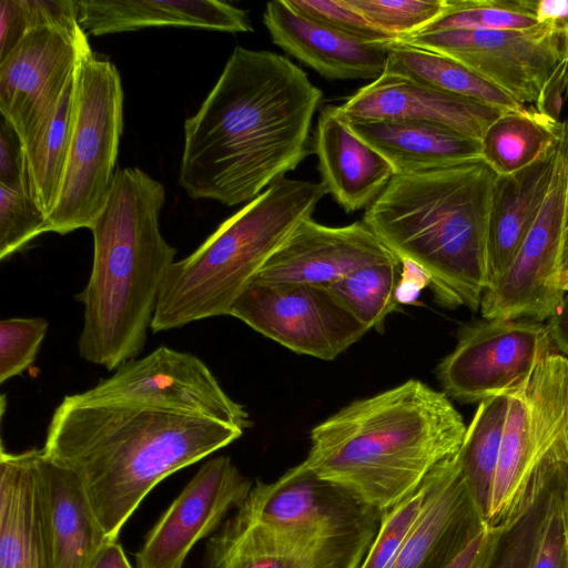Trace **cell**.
Listing matches in <instances>:
<instances>
[{
    "instance_id": "obj_1",
    "label": "cell",
    "mask_w": 568,
    "mask_h": 568,
    "mask_svg": "<svg viewBox=\"0 0 568 568\" xmlns=\"http://www.w3.org/2000/svg\"><path fill=\"white\" fill-rule=\"evenodd\" d=\"M323 93L286 57L235 47L184 122L179 183L192 199L248 203L308 155Z\"/></svg>"
},
{
    "instance_id": "obj_2",
    "label": "cell",
    "mask_w": 568,
    "mask_h": 568,
    "mask_svg": "<svg viewBox=\"0 0 568 568\" xmlns=\"http://www.w3.org/2000/svg\"><path fill=\"white\" fill-rule=\"evenodd\" d=\"M244 430L205 416L65 396L43 453L79 478L105 535L120 530L164 478L239 439Z\"/></svg>"
},
{
    "instance_id": "obj_3",
    "label": "cell",
    "mask_w": 568,
    "mask_h": 568,
    "mask_svg": "<svg viewBox=\"0 0 568 568\" xmlns=\"http://www.w3.org/2000/svg\"><path fill=\"white\" fill-rule=\"evenodd\" d=\"M466 428L444 392L408 379L316 425L303 464L383 514L458 454Z\"/></svg>"
},
{
    "instance_id": "obj_4",
    "label": "cell",
    "mask_w": 568,
    "mask_h": 568,
    "mask_svg": "<svg viewBox=\"0 0 568 568\" xmlns=\"http://www.w3.org/2000/svg\"><path fill=\"white\" fill-rule=\"evenodd\" d=\"M161 182L139 168L118 170L90 230L93 264L77 300L84 306L82 359L116 369L144 348L163 281L176 248L161 233Z\"/></svg>"
},
{
    "instance_id": "obj_5",
    "label": "cell",
    "mask_w": 568,
    "mask_h": 568,
    "mask_svg": "<svg viewBox=\"0 0 568 568\" xmlns=\"http://www.w3.org/2000/svg\"><path fill=\"white\" fill-rule=\"evenodd\" d=\"M497 174L480 158L395 174L363 222L428 276L438 303L478 311L488 286V226Z\"/></svg>"
},
{
    "instance_id": "obj_6",
    "label": "cell",
    "mask_w": 568,
    "mask_h": 568,
    "mask_svg": "<svg viewBox=\"0 0 568 568\" xmlns=\"http://www.w3.org/2000/svg\"><path fill=\"white\" fill-rule=\"evenodd\" d=\"M327 194L321 183L282 179L170 267L159 296L153 333L229 315L258 271Z\"/></svg>"
},
{
    "instance_id": "obj_7",
    "label": "cell",
    "mask_w": 568,
    "mask_h": 568,
    "mask_svg": "<svg viewBox=\"0 0 568 568\" xmlns=\"http://www.w3.org/2000/svg\"><path fill=\"white\" fill-rule=\"evenodd\" d=\"M123 88L112 61L92 50L75 72L73 126L49 232L90 229L111 191L123 130Z\"/></svg>"
},
{
    "instance_id": "obj_8",
    "label": "cell",
    "mask_w": 568,
    "mask_h": 568,
    "mask_svg": "<svg viewBox=\"0 0 568 568\" xmlns=\"http://www.w3.org/2000/svg\"><path fill=\"white\" fill-rule=\"evenodd\" d=\"M237 510L342 568H359L382 518L303 462L272 483L256 481Z\"/></svg>"
},
{
    "instance_id": "obj_9",
    "label": "cell",
    "mask_w": 568,
    "mask_h": 568,
    "mask_svg": "<svg viewBox=\"0 0 568 568\" xmlns=\"http://www.w3.org/2000/svg\"><path fill=\"white\" fill-rule=\"evenodd\" d=\"M568 359L554 351L509 394L486 525L498 528L519 510L532 477L566 424Z\"/></svg>"
},
{
    "instance_id": "obj_10",
    "label": "cell",
    "mask_w": 568,
    "mask_h": 568,
    "mask_svg": "<svg viewBox=\"0 0 568 568\" xmlns=\"http://www.w3.org/2000/svg\"><path fill=\"white\" fill-rule=\"evenodd\" d=\"M568 204V118L542 205L505 272L485 291L483 318L549 320L564 300L560 258Z\"/></svg>"
},
{
    "instance_id": "obj_11",
    "label": "cell",
    "mask_w": 568,
    "mask_h": 568,
    "mask_svg": "<svg viewBox=\"0 0 568 568\" xmlns=\"http://www.w3.org/2000/svg\"><path fill=\"white\" fill-rule=\"evenodd\" d=\"M396 41L457 60L526 106L536 105L554 73L568 62V26L446 30Z\"/></svg>"
},
{
    "instance_id": "obj_12",
    "label": "cell",
    "mask_w": 568,
    "mask_h": 568,
    "mask_svg": "<svg viewBox=\"0 0 568 568\" xmlns=\"http://www.w3.org/2000/svg\"><path fill=\"white\" fill-rule=\"evenodd\" d=\"M547 325L530 318H484L464 326L436 368L444 393L458 402L510 394L552 349Z\"/></svg>"
},
{
    "instance_id": "obj_13",
    "label": "cell",
    "mask_w": 568,
    "mask_h": 568,
    "mask_svg": "<svg viewBox=\"0 0 568 568\" xmlns=\"http://www.w3.org/2000/svg\"><path fill=\"white\" fill-rule=\"evenodd\" d=\"M230 316L290 351L333 361L368 331L327 287L253 280Z\"/></svg>"
},
{
    "instance_id": "obj_14",
    "label": "cell",
    "mask_w": 568,
    "mask_h": 568,
    "mask_svg": "<svg viewBox=\"0 0 568 568\" xmlns=\"http://www.w3.org/2000/svg\"><path fill=\"white\" fill-rule=\"evenodd\" d=\"M87 402H109L205 416L245 430L252 426L243 405L222 388L197 356L160 346L120 365L92 388L77 394Z\"/></svg>"
},
{
    "instance_id": "obj_15",
    "label": "cell",
    "mask_w": 568,
    "mask_h": 568,
    "mask_svg": "<svg viewBox=\"0 0 568 568\" xmlns=\"http://www.w3.org/2000/svg\"><path fill=\"white\" fill-rule=\"evenodd\" d=\"M91 50L80 27L30 30L0 62V112L27 144L53 112Z\"/></svg>"
},
{
    "instance_id": "obj_16",
    "label": "cell",
    "mask_w": 568,
    "mask_h": 568,
    "mask_svg": "<svg viewBox=\"0 0 568 568\" xmlns=\"http://www.w3.org/2000/svg\"><path fill=\"white\" fill-rule=\"evenodd\" d=\"M252 487L229 456L207 460L146 535L136 568H182L193 546L240 509Z\"/></svg>"
},
{
    "instance_id": "obj_17",
    "label": "cell",
    "mask_w": 568,
    "mask_h": 568,
    "mask_svg": "<svg viewBox=\"0 0 568 568\" xmlns=\"http://www.w3.org/2000/svg\"><path fill=\"white\" fill-rule=\"evenodd\" d=\"M398 260L363 221L327 226L310 217L253 280L326 287L367 265Z\"/></svg>"
},
{
    "instance_id": "obj_18",
    "label": "cell",
    "mask_w": 568,
    "mask_h": 568,
    "mask_svg": "<svg viewBox=\"0 0 568 568\" xmlns=\"http://www.w3.org/2000/svg\"><path fill=\"white\" fill-rule=\"evenodd\" d=\"M338 109L348 120L424 122L478 141L505 112L387 72L362 87Z\"/></svg>"
},
{
    "instance_id": "obj_19",
    "label": "cell",
    "mask_w": 568,
    "mask_h": 568,
    "mask_svg": "<svg viewBox=\"0 0 568 568\" xmlns=\"http://www.w3.org/2000/svg\"><path fill=\"white\" fill-rule=\"evenodd\" d=\"M485 525L457 454L430 473L419 517L386 568H444Z\"/></svg>"
},
{
    "instance_id": "obj_20",
    "label": "cell",
    "mask_w": 568,
    "mask_h": 568,
    "mask_svg": "<svg viewBox=\"0 0 568 568\" xmlns=\"http://www.w3.org/2000/svg\"><path fill=\"white\" fill-rule=\"evenodd\" d=\"M263 23L274 44L334 80H376L386 69L389 44L363 42L294 11L286 0L266 3Z\"/></svg>"
},
{
    "instance_id": "obj_21",
    "label": "cell",
    "mask_w": 568,
    "mask_h": 568,
    "mask_svg": "<svg viewBox=\"0 0 568 568\" xmlns=\"http://www.w3.org/2000/svg\"><path fill=\"white\" fill-rule=\"evenodd\" d=\"M38 449L0 454V568H55L37 470Z\"/></svg>"
},
{
    "instance_id": "obj_22",
    "label": "cell",
    "mask_w": 568,
    "mask_h": 568,
    "mask_svg": "<svg viewBox=\"0 0 568 568\" xmlns=\"http://www.w3.org/2000/svg\"><path fill=\"white\" fill-rule=\"evenodd\" d=\"M313 151L320 183L346 213L368 207L395 175L388 161L353 132L338 106L321 111Z\"/></svg>"
},
{
    "instance_id": "obj_23",
    "label": "cell",
    "mask_w": 568,
    "mask_h": 568,
    "mask_svg": "<svg viewBox=\"0 0 568 568\" xmlns=\"http://www.w3.org/2000/svg\"><path fill=\"white\" fill-rule=\"evenodd\" d=\"M79 23L89 36L154 27L195 28L231 33L250 32L248 11L217 0H77Z\"/></svg>"
},
{
    "instance_id": "obj_24",
    "label": "cell",
    "mask_w": 568,
    "mask_h": 568,
    "mask_svg": "<svg viewBox=\"0 0 568 568\" xmlns=\"http://www.w3.org/2000/svg\"><path fill=\"white\" fill-rule=\"evenodd\" d=\"M37 470L55 568H90L110 541L100 526L79 478L42 449Z\"/></svg>"
},
{
    "instance_id": "obj_25",
    "label": "cell",
    "mask_w": 568,
    "mask_h": 568,
    "mask_svg": "<svg viewBox=\"0 0 568 568\" xmlns=\"http://www.w3.org/2000/svg\"><path fill=\"white\" fill-rule=\"evenodd\" d=\"M557 145L530 165L497 175L488 226V286L508 267L542 205Z\"/></svg>"
},
{
    "instance_id": "obj_26",
    "label": "cell",
    "mask_w": 568,
    "mask_h": 568,
    "mask_svg": "<svg viewBox=\"0 0 568 568\" xmlns=\"http://www.w3.org/2000/svg\"><path fill=\"white\" fill-rule=\"evenodd\" d=\"M346 120L358 138L388 161L395 174L444 168L481 156L480 141L442 125Z\"/></svg>"
},
{
    "instance_id": "obj_27",
    "label": "cell",
    "mask_w": 568,
    "mask_h": 568,
    "mask_svg": "<svg viewBox=\"0 0 568 568\" xmlns=\"http://www.w3.org/2000/svg\"><path fill=\"white\" fill-rule=\"evenodd\" d=\"M205 568H342L240 510L206 545Z\"/></svg>"
},
{
    "instance_id": "obj_28",
    "label": "cell",
    "mask_w": 568,
    "mask_h": 568,
    "mask_svg": "<svg viewBox=\"0 0 568 568\" xmlns=\"http://www.w3.org/2000/svg\"><path fill=\"white\" fill-rule=\"evenodd\" d=\"M567 473L568 454L565 445L558 443L537 468L519 510L499 527L489 568H530L552 493Z\"/></svg>"
},
{
    "instance_id": "obj_29",
    "label": "cell",
    "mask_w": 568,
    "mask_h": 568,
    "mask_svg": "<svg viewBox=\"0 0 568 568\" xmlns=\"http://www.w3.org/2000/svg\"><path fill=\"white\" fill-rule=\"evenodd\" d=\"M385 72L503 111H515L526 106L457 60L397 41L388 47Z\"/></svg>"
},
{
    "instance_id": "obj_30",
    "label": "cell",
    "mask_w": 568,
    "mask_h": 568,
    "mask_svg": "<svg viewBox=\"0 0 568 568\" xmlns=\"http://www.w3.org/2000/svg\"><path fill=\"white\" fill-rule=\"evenodd\" d=\"M74 93L75 74L51 115L22 145V183L47 216L55 205L64 173L73 126Z\"/></svg>"
},
{
    "instance_id": "obj_31",
    "label": "cell",
    "mask_w": 568,
    "mask_h": 568,
    "mask_svg": "<svg viewBox=\"0 0 568 568\" xmlns=\"http://www.w3.org/2000/svg\"><path fill=\"white\" fill-rule=\"evenodd\" d=\"M557 121L535 106L503 112L487 129L481 156L497 175L515 173L552 150L561 135Z\"/></svg>"
},
{
    "instance_id": "obj_32",
    "label": "cell",
    "mask_w": 568,
    "mask_h": 568,
    "mask_svg": "<svg viewBox=\"0 0 568 568\" xmlns=\"http://www.w3.org/2000/svg\"><path fill=\"white\" fill-rule=\"evenodd\" d=\"M509 394L479 403L458 452L462 474L483 518L487 521Z\"/></svg>"
},
{
    "instance_id": "obj_33",
    "label": "cell",
    "mask_w": 568,
    "mask_h": 568,
    "mask_svg": "<svg viewBox=\"0 0 568 568\" xmlns=\"http://www.w3.org/2000/svg\"><path fill=\"white\" fill-rule=\"evenodd\" d=\"M402 261L362 267L326 286L337 301L367 329H379L385 318L399 306L396 288Z\"/></svg>"
},
{
    "instance_id": "obj_34",
    "label": "cell",
    "mask_w": 568,
    "mask_h": 568,
    "mask_svg": "<svg viewBox=\"0 0 568 568\" xmlns=\"http://www.w3.org/2000/svg\"><path fill=\"white\" fill-rule=\"evenodd\" d=\"M535 6L532 0H446L444 12L417 33L530 29L539 24Z\"/></svg>"
},
{
    "instance_id": "obj_35",
    "label": "cell",
    "mask_w": 568,
    "mask_h": 568,
    "mask_svg": "<svg viewBox=\"0 0 568 568\" xmlns=\"http://www.w3.org/2000/svg\"><path fill=\"white\" fill-rule=\"evenodd\" d=\"M44 232H49L47 215L23 183L0 184V260Z\"/></svg>"
},
{
    "instance_id": "obj_36",
    "label": "cell",
    "mask_w": 568,
    "mask_h": 568,
    "mask_svg": "<svg viewBox=\"0 0 568 568\" xmlns=\"http://www.w3.org/2000/svg\"><path fill=\"white\" fill-rule=\"evenodd\" d=\"M372 26L396 39L422 31L445 10L446 0H346Z\"/></svg>"
},
{
    "instance_id": "obj_37",
    "label": "cell",
    "mask_w": 568,
    "mask_h": 568,
    "mask_svg": "<svg viewBox=\"0 0 568 568\" xmlns=\"http://www.w3.org/2000/svg\"><path fill=\"white\" fill-rule=\"evenodd\" d=\"M429 475L415 491L382 514L378 530L359 568H386L419 517L429 489Z\"/></svg>"
},
{
    "instance_id": "obj_38",
    "label": "cell",
    "mask_w": 568,
    "mask_h": 568,
    "mask_svg": "<svg viewBox=\"0 0 568 568\" xmlns=\"http://www.w3.org/2000/svg\"><path fill=\"white\" fill-rule=\"evenodd\" d=\"M49 324L42 317H11L0 322V383L28 369L37 358Z\"/></svg>"
},
{
    "instance_id": "obj_39",
    "label": "cell",
    "mask_w": 568,
    "mask_h": 568,
    "mask_svg": "<svg viewBox=\"0 0 568 568\" xmlns=\"http://www.w3.org/2000/svg\"><path fill=\"white\" fill-rule=\"evenodd\" d=\"M301 16L349 38L367 42L390 44L396 38L372 26L346 0H286Z\"/></svg>"
},
{
    "instance_id": "obj_40",
    "label": "cell",
    "mask_w": 568,
    "mask_h": 568,
    "mask_svg": "<svg viewBox=\"0 0 568 568\" xmlns=\"http://www.w3.org/2000/svg\"><path fill=\"white\" fill-rule=\"evenodd\" d=\"M568 473L555 488L530 568H568Z\"/></svg>"
},
{
    "instance_id": "obj_41",
    "label": "cell",
    "mask_w": 568,
    "mask_h": 568,
    "mask_svg": "<svg viewBox=\"0 0 568 568\" xmlns=\"http://www.w3.org/2000/svg\"><path fill=\"white\" fill-rule=\"evenodd\" d=\"M29 31L42 27H80L77 0H20Z\"/></svg>"
},
{
    "instance_id": "obj_42",
    "label": "cell",
    "mask_w": 568,
    "mask_h": 568,
    "mask_svg": "<svg viewBox=\"0 0 568 568\" xmlns=\"http://www.w3.org/2000/svg\"><path fill=\"white\" fill-rule=\"evenodd\" d=\"M498 534L485 525L444 568H489Z\"/></svg>"
},
{
    "instance_id": "obj_43",
    "label": "cell",
    "mask_w": 568,
    "mask_h": 568,
    "mask_svg": "<svg viewBox=\"0 0 568 568\" xmlns=\"http://www.w3.org/2000/svg\"><path fill=\"white\" fill-rule=\"evenodd\" d=\"M22 145L12 125L1 116L0 184L22 182Z\"/></svg>"
},
{
    "instance_id": "obj_44",
    "label": "cell",
    "mask_w": 568,
    "mask_h": 568,
    "mask_svg": "<svg viewBox=\"0 0 568 568\" xmlns=\"http://www.w3.org/2000/svg\"><path fill=\"white\" fill-rule=\"evenodd\" d=\"M29 32L20 0L0 1V62Z\"/></svg>"
},
{
    "instance_id": "obj_45",
    "label": "cell",
    "mask_w": 568,
    "mask_h": 568,
    "mask_svg": "<svg viewBox=\"0 0 568 568\" xmlns=\"http://www.w3.org/2000/svg\"><path fill=\"white\" fill-rule=\"evenodd\" d=\"M568 93V62H564L545 87L535 108L557 120H560L565 94Z\"/></svg>"
},
{
    "instance_id": "obj_46",
    "label": "cell",
    "mask_w": 568,
    "mask_h": 568,
    "mask_svg": "<svg viewBox=\"0 0 568 568\" xmlns=\"http://www.w3.org/2000/svg\"><path fill=\"white\" fill-rule=\"evenodd\" d=\"M427 286H430L427 274L416 264L402 261L400 277L396 288L398 304L415 303L420 292Z\"/></svg>"
},
{
    "instance_id": "obj_47",
    "label": "cell",
    "mask_w": 568,
    "mask_h": 568,
    "mask_svg": "<svg viewBox=\"0 0 568 568\" xmlns=\"http://www.w3.org/2000/svg\"><path fill=\"white\" fill-rule=\"evenodd\" d=\"M552 344L568 355V292L547 324Z\"/></svg>"
},
{
    "instance_id": "obj_48",
    "label": "cell",
    "mask_w": 568,
    "mask_h": 568,
    "mask_svg": "<svg viewBox=\"0 0 568 568\" xmlns=\"http://www.w3.org/2000/svg\"><path fill=\"white\" fill-rule=\"evenodd\" d=\"M535 16L539 24L568 26V0H538Z\"/></svg>"
},
{
    "instance_id": "obj_49",
    "label": "cell",
    "mask_w": 568,
    "mask_h": 568,
    "mask_svg": "<svg viewBox=\"0 0 568 568\" xmlns=\"http://www.w3.org/2000/svg\"><path fill=\"white\" fill-rule=\"evenodd\" d=\"M90 568H132V566L122 546L116 540H110L99 551Z\"/></svg>"
},
{
    "instance_id": "obj_50",
    "label": "cell",
    "mask_w": 568,
    "mask_h": 568,
    "mask_svg": "<svg viewBox=\"0 0 568 568\" xmlns=\"http://www.w3.org/2000/svg\"><path fill=\"white\" fill-rule=\"evenodd\" d=\"M566 275H568V204H567L562 250H561V258H560V278Z\"/></svg>"
},
{
    "instance_id": "obj_51",
    "label": "cell",
    "mask_w": 568,
    "mask_h": 568,
    "mask_svg": "<svg viewBox=\"0 0 568 568\" xmlns=\"http://www.w3.org/2000/svg\"><path fill=\"white\" fill-rule=\"evenodd\" d=\"M564 435H565V442H566V447H567V453H568V403H567L566 424H565Z\"/></svg>"
},
{
    "instance_id": "obj_52",
    "label": "cell",
    "mask_w": 568,
    "mask_h": 568,
    "mask_svg": "<svg viewBox=\"0 0 568 568\" xmlns=\"http://www.w3.org/2000/svg\"><path fill=\"white\" fill-rule=\"evenodd\" d=\"M560 286L564 292H568V275L560 278Z\"/></svg>"
},
{
    "instance_id": "obj_53",
    "label": "cell",
    "mask_w": 568,
    "mask_h": 568,
    "mask_svg": "<svg viewBox=\"0 0 568 568\" xmlns=\"http://www.w3.org/2000/svg\"><path fill=\"white\" fill-rule=\"evenodd\" d=\"M567 508H568V488H567Z\"/></svg>"
}]
</instances>
